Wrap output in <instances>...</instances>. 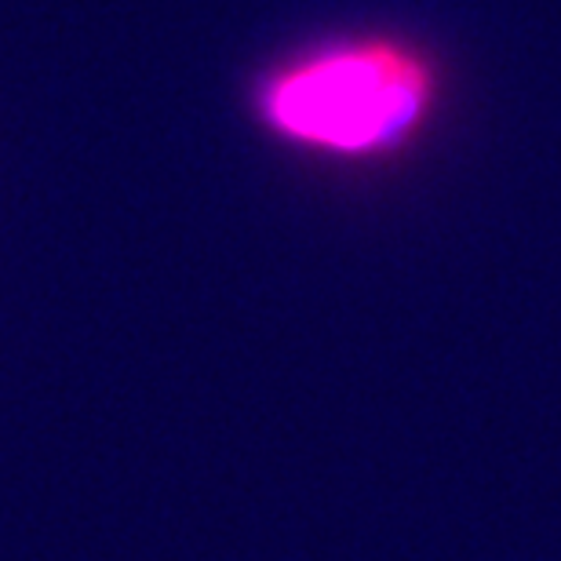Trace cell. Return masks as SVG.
Instances as JSON below:
<instances>
[{
  "label": "cell",
  "mask_w": 561,
  "mask_h": 561,
  "mask_svg": "<svg viewBox=\"0 0 561 561\" xmlns=\"http://www.w3.org/2000/svg\"><path fill=\"white\" fill-rule=\"evenodd\" d=\"M448 106L445 59L387 30L329 33L252 77L249 117L280 150L329 172L409 161Z\"/></svg>",
  "instance_id": "1"
}]
</instances>
